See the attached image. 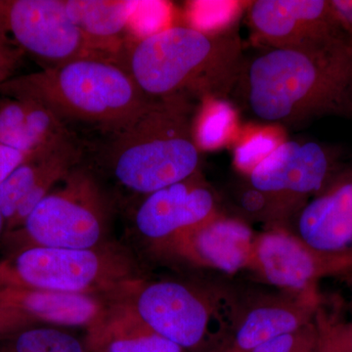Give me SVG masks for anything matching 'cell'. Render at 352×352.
I'll use <instances>...</instances> for the list:
<instances>
[{
    "instance_id": "cell-1",
    "label": "cell",
    "mask_w": 352,
    "mask_h": 352,
    "mask_svg": "<svg viewBox=\"0 0 352 352\" xmlns=\"http://www.w3.org/2000/svg\"><path fill=\"white\" fill-rule=\"evenodd\" d=\"M256 119L288 127L328 116L352 119V48H265L244 58L232 94Z\"/></svg>"
},
{
    "instance_id": "cell-2",
    "label": "cell",
    "mask_w": 352,
    "mask_h": 352,
    "mask_svg": "<svg viewBox=\"0 0 352 352\" xmlns=\"http://www.w3.org/2000/svg\"><path fill=\"white\" fill-rule=\"evenodd\" d=\"M244 58L234 27L208 32L175 25L126 43L118 63L149 98L185 95L226 100Z\"/></svg>"
},
{
    "instance_id": "cell-3",
    "label": "cell",
    "mask_w": 352,
    "mask_h": 352,
    "mask_svg": "<svg viewBox=\"0 0 352 352\" xmlns=\"http://www.w3.org/2000/svg\"><path fill=\"white\" fill-rule=\"evenodd\" d=\"M0 94L31 99L67 120L115 134L142 112L146 96L124 67L113 60L85 57L11 78Z\"/></svg>"
},
{
    "instance_id": "cell-4",
    "label": "cell",
    "mask_w": 352,
    "mask_h": 352,
    "mask_svg": "<svg viewBox=\"0 0 352 352\" xmlns=\"http://www.w3.org/2000/svg\"><path fill=\"white\" fill-rule=\"evenodd\" d=\"M195 118L192 99L185 95L151 99L112 135L108 157L116 179L147 196L199 173Z\"/></svg>"
},
{
    "instance_id": "cell-5",
    "label": "cell",
    "mask_w": 352,
    "mask_h": 352,
    "mask_svg": "<svg viewBox=\"0 0 352 352\" xmlns=\"http://www.w3.org/2000/svg\"><path fill=\"white\" fill-rule=\"evenodd\" d=\"M132 263L112 250L27 247L0 263V285L83 294L131 291Z\"/></svg>"
},
{
    "instance_id": "cell-6",
    "label": "cell",
    "mask_w": 352,
    "mask_h": 352,
    "mask_svg": "<svg viewBox=\"0 0 352 352\" xmlns=\"http://www.w3.org/2000/svg\"><path fill=\"white\" fill-rule=\"evenodd\" d=\"M108 208L92 175L74 168L32 210L18 230L28 247L88 250L98 247L105 233Z\"/></svg>"
},
{
    "instance_id": "cell-7",
    "label": "cell",
    "mask_w": 352,
    "mask_h": 352,
    "mask_svg": "<svg viewBox=\"0 0 352 352\" xmlns=\"http://www.w3.org/2000/svg\"><path fill=\"white\" fill-rule=\"evenodd\" d=\"M0 38L15 44L44 68L80 58L108 59L73 24L64 0H0Z\"/></svg>"
},
{
    "instance_id": "cell-8",
    "label": "cell",
    "mask_w": 352,
    "mask_h": 352,
    "mask_svg": "<svg viewBox=\"0 0 352 352\" xmlns=\"http://www.w3.org/2000/svg\"><path fill=\"white\" fill-rule=\"evenodd\" d=\"M332 155L324 146L287 141L278 146L248 175L252 188L263 193L279 221L296 215L310 197L331 182Z\"/></svg>"
},
{
    "instance_id": "cell-9",
    "label": "cell",
    "mask_w": 352,
    "mask_h": 352,
    "mask_svg": "<svg viewBox=\"0 0 352 352\" xmlns=\"http://www.w3.org/2000/svg\"><path fill=\"white\" fill-rule=\"evenodd\" d=\"M248 22L259 43L272 50H320L346 38L328 0H258Z\"/></svg>"
},
{
    "instance_id": "cell-10",
    "label": "cell",
    "mask_w": 352,
    "mask_h": 352,
    "mask_svg": "<svg viewBox=\"0 0 352 352\" xmlns=\"http://www.w3.org/2000/svg\"><path fill=\"white\" fill-rule=\"evenodd\" d=\"M251 268L285 291H312L321 279L352 271V252L318 251L283 227H276L256 235Z\"/></svg>"
},
{
    "instance_id": "cell-11",
    "label": "cell",
    "mask_w": 352,
    "mask_h": 352,
    "mask_svg": "<svg viewBox=\"0 0 352 352\" xmlns=\"http://www.w3.org/2000/svg\"><path fill=\"white\" fill-rule=\"evenodd\" d=\"M129 305L148 327L184 349H195L210 335L215 316L212 300L192 287L159 281L132 289Z\"/></svg>"
},
{
    "instance_id": "cell-12",
    "label": "cell",
    "mask_w": 352,
    "mask_h": 352,
    "mask_svg": "<svg viewBox=\"0 0 352 352\" xmlns=\"http://www.w3.org/2000/svg\"><path fill=\"white\" fill-rule=\"evenodd\" d=\"M219 214L212 189L200 171L146 196L135 214L138 232L155 244H168L176 236Z\"/></svg>"
},
{
    "instance_id": "cell-13",
    "label": "cell",
    "mask_w": 352,
    "mask_h": 352,
    "mask_svg": "<svg viewBox=\"0 0 352 352\" xmlns=\"http://www.w3.org/2000/svg\"><path fill=\"white\" fill-rule=\"evenodd\" d=\"M82 151L69 139L50 151L30 157L0 185V210L7 234L18 230L34 208L76 168Z\"/></svg>"
},
{
    "instance_id": "cell-14",
    "label": "cell",
    "mask_w": 352,
    "mask_h": 352,
    "mask_svg": "<svg viewBox=\"0 0 352 352\" xmlns=\"http://www.w3.org/2000/svg\"><path fill=\"white\" fill-rule=\"evenodd\" d=\"M256 239L249 224L219 212L176 236L168 245L190 263L234 274L251 268Z\"/></svg>"
},
{
    "instance_id": "cell-15",
    "label": "cell",
    "mask_w": 352,
    "mask_h": 352,
    "mask_svg": "<svg viewBox=\"0 0 352 352\" xmlns=\"http://www.w3.org/2000/svg\"><path fill=\"white\" fill-rule=\"evenodd\" d=\"M296 237L329 254L352 252V173L340 176L296 214Z\"/></svg>"
},
{
    "instance_id": "cell-16",
    "label": "cell",
    "mask_w": 352,
    "mask_h": 352,
    "mask_svg": "<svg viewBox=\"0 0 352 352\" xmlns=\"http://www.w3.org/2000/svg\"><path fill=\"white\" fill-rule=\"evenodd\" d=\"M319 307L317 289L261 298L235 322L233 351L251 352L268 340L307 325L314 320Z\"/></svg>"
},
{
    "instance_id": "cell-17",
    "label": "cell",
    "mask_w": 352,
    "mask_h": 352,
    "mask_svg": "<svg viewBox=\"0 0 352 352\" xmlns=\"http://www.w3.org/2000/svg\"><path fill=\"white\" fill-rule=\"evenodd\" d=\"M0 303L17 308L36 322L94 327L106 309L94 296L0 285Z\"/></svg>"
},
{
    "instance_id": "cell-18",
    "label": "cell",
    "mask_w": 352,
    "mask_h": 352,
    "mask_svg": "<svg viewBox=\"0 0 352 352\" xmlns=\"http://www.w3.org/2000/svg\"><path fill=\"white\" fill-rule=\"evenodd\" d=\"M67 13L92 48L118 62L126 45L124 34L135 2L64 0Z\"/></svg>"
},
{
    "instance_id": "cell-19",
    "label": "cell",
    "mask_w": 352,
    "mask_h": 352,
    "mask_svg": "<svg viewBox=\"0 0 352 352\" xmlns=\"http://www.w3.org/2000/svg\"><path fill=\"white\" fill-rule=\"evenodd\" d=\"M88 330V349L94 352H184L148 327L129 303L106 310Z\"/></svg>"
},
{
    "instance_id": "cell-20",
    "label": "cell",
    "mask_w": 352,
    "mask_h": 352,
    "mask_svg": "<svg viewBox=\"0 0 352 352\" xmlns=\"http://www.w3.org/2000/svg\"><path fill=\"white\" fill-rule=\"evenodd\" d=\"M25 107V126L34 156L52 150L65 141L75 138L59 116L39 102L18 99Z\"/></svg>"
},
{
    "instance_id": "cell-21",
    "label": "cell",
    "mask_w": 352,
    "mask_h": 352,
    "mask_svg": "<svg viewBox=\"0 0 352 352\" xmlns=\"http://www.w3.org/2000/svg\"><path fill=\"white\" fill-rule=\"evenodd\" d=\"M74 336L54 328L31 327L13 336L0 352H85Z\"/></svg>"
},
{
    "instance_id": "cell-22",
    "label": "cell",
    "mask_w": 352,
    "mask_h": 352,
    "mask_svg": "<svg viewBox=\"0 0 352 352\" xmlns=\"http://www.w3.org/2000/svg\"><path fill=\"white\" fill-rule=\"evenodd\" d=\"M208 107L196 116L195 138L199 148L219 147L231 138L235 129V113L224 100L210 99Z\"/></svg>"
},
{
    "instance_id": "cell-23",
    "label": "cell",
    "mask_w": 352,
    "mask_h": 352,
    "mask_svg": "<svg viewBox=\"0 0 352 352\" xmlns=\"http://www.w3.org/2000/svg\"><path fill=\"white\" fill-rule=\"evenodd\" d=\"M283 143L274 129H258L248 132L241 138L234 152V163L238 170L249 175L266 157Z\"/></svg>"
},
{
    "instance_id": "cell-24",
    "label": "cell",
    "mask_w": 352,
    "mask_h": 352,
    "mask_svg": "<svg viewBox=\"0 0 352 352\" xmlns=\"http://www.w3.org/2000/svg\"><path fill=\"white\" fill-rule=\"evenodd\" d=\"M0 144L34 157L28 138L25 107L18 99L0 102Z\"/></svg>"
},
{
    "instance_id": "cell-25",
    "label": "cell",
    "mask_w": 352,
    "mask_h": 352,
    "mask_svg": "<svg viewBox=\"0 0 352 352\" xmlns=\"http://www.w3.org/2000/svg\"><path fill=\"white\" fill-rule=\"evenodd\" d=\"M317 349L318 331L314 320L294 332L264 342L251 352H317Z\"/></svg>"
},
{
    "instance_id": "cell-26",
    "label": "cell",
    "mask_w": 352,
    "mask_h": 352,
    "mask_svg": "<svg viewBox=\"0 0 352 352\" xmlns=\"http://www.w3.org/2000/svg\"><path fill=\"white\" fill-rule=\"evenodd\" d=\"M314 321L318 331L317 352H352L344 323L329 316L320 307Z\"/></svg>"
},
{
    "instance_id": "cell-27",
    "label": "cell",
    "mask_w": 352,
    "mask_h": 352,
    "mask_svg": "<svg viewBox=\"0 0 352 352\" xmlns=\"http://www.w3.org/2000/svg\"><path fill=\"white\" fill-rule=\"evenodd\" d=\"M36 322L17 308L0 303V339H10L25 329L32 327Z\"/></svg>"
},
{
    "instance_id": "cell-28",
    "label": "cell",
    "mask_w": 352,
    "mask_h": 352,
    "mask_svg": "<svg viewBox=\"0 0 352 352\" xmlns=\"http://www.w3.org/2000/svg\"><path fill=\"white\" fill-rule=\"evenodd\" d=\"M24 55L15 44L0 38V85L13 78Z\"/></svg>"
},
{
    "instance_id": "cell-29",
    "label": "cell",
    "mask_w": 352,
    "mask_h": 352,
    "mask_svg": "<svg viewBox=\"0 0 352 352\" xmlns=\"http://www.w3.org/2000/svg\"><path fill=\"white\" fill-rule=\"evenodd\" d=\"M30 157L25 153L0 144V185Z\"/></svg>"
},
{
    "instance_id": "cell-30",
    "label": "cell",
    "mask_w": 352,
    "mask_h": 352,
    "mask_svg": "<svg viewBox=\"0 0 352 352\" xmlns=\"http://www.w3.org/2000/svg\"><path fill=\"white\" fill-rule=\"evenodd\" d=\"M340 28L352 48V0H331Z\"/></svg>"
},
{
    "instance_id": "cell-31",
    "label": "cell",
    "mask_w": 352,
    "mask_h": 352,
    "mask_svg": "<svg viewBox=\"0 0 352 352\" xmlns=\"http://www.w3.org/2000/svg\"><path fill=\"white\" fill-rule=\"evenodd\" d=\"M6 220L4 219V215L0 210V237L6 233Z\"/></svg>"
},
{
    "instance_id": "cell-32",
    "label": "cell",
    "mask_w": 352,
    "mask_h": 352,
    "mask_svg": "<svg viewBox=\"0 0 352 352\" xmlns=\"http://www.w3.org/2000/svg\"><path fill=\"white\" fill-rule=\"evenodd\" d=\"M344 328H346L347 340H349V344H351L352 349V323L344 324Z\"/></svg>"
},
{
    "instance_id": "cell-33",
    "label": "cell",
    "mask_w": 352,
    "mask_h": 352,
    "mask_svg": "<svg viewBox=\"0 0 352 352\" xmlns=\"http://www.w3.org/2000/svg\"><path fill=\"white\" fill-rule=\"evenodd\" d=\"M230 352H235V351H230Z\"/></svg>"
}]
</instances>
